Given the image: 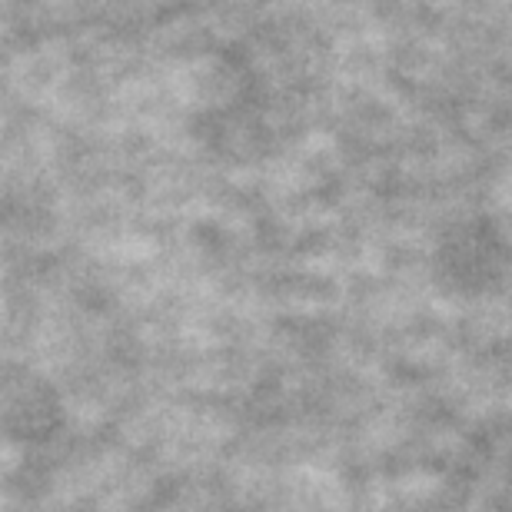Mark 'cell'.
Wrapping results in <instances>:
<instances>
[]
</instances>
